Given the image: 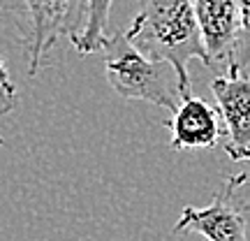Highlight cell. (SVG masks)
Wrapping results in <instances>:
<instances>
[{
  "label": "cell",
  "mask_w": 250,
  "mask_h": 241,
  "mask_svg": "<svg viewBox=\"0 0 250 241\" xmlns=\"http://www.w3.org/2000/svg\"><path fill=\"white\" fill-rule=\"evenodd\" d=\"M208 88L223 118V149L232 162L250 160V77L243 72L215 74Z\"/></svg>",
  "instance_id": "obj_3"
},
{
  "label": "cell",
  "mask_w": 250,
  "mask_h": 241,
  "mask_svg": "<svg viewBox=\"0 0 250 241\" xmlns=\"http://www.w3.org/2000/svg\"><path fill=\"white\" fill-rule=\"evenodd\" d=\"M125 37L151 61L167 63L176 74L181 95H192L188 65L190 61L206 65L192 0H139Z\"/></svg>",
  "instance_id": "obj_1"
},
{
  "label": "cell",
  "mask_w": 250,
  "mask_h": 241,
  "mask_svg": "<svg viewBox=\"0 0 250 241\" xmlns=\"http://www.w3.org/2000/svg\"><path fill=\"white\" fill-rule=\"evenodd\" d=\"M104 77L109 86L125 100H142L174 111L181 105V88L176 74L167 63L151 61L130 44L125 33L109 35L102 44Z\"/></svg>",
  "instance_id": "obj_2"
},
{
  "label": "cell",
  "mask_w": 250,
  "mask_h": 241,
  "mask_svg": "<svg viewBox=\"0 0 250 241\" xmlns=\"http://www.w3.org/2000/svg\"><path fill=\"white\" fill-rule=\"evenodd\" d=\"M208 70L225 74L232 67L239 40V0H192Z\"/></svg>",
  "instance_id": "obj_5"
},
{
  "label": "cell",
  "mask_w": 250,
  "mask_h": 241,
  "mask_svg": "<svg viewBox=\"0 0 250 241\" xmlns=\"http://www.w3.org/2000/svg\"><path fill=\"white\" fill-rule=\"evenodd\" d=\"M218 118V111L206 100L195 95L183 98L167 121L169 146L174 151H199L215 146L223 134Z\"/></svg>",
  "instance_id": "obj_7"
},
{
  "label": "cell",
  "mask_w": 250,
  "mask_h": 241,
  "mask_svg": "<svg viewBox=\"0 0 250 241\" xmlns=\"http://www.w3.org/2000/svg\"><path fill=\"white\" fill-rule=\"evenodd\" d=\"M114 0H86L83 7V23L77 28V33L70 35L72 46L79 56H90L102 51V44L107 40V23Z\"/></svg>",
  "instance_id": "obj_8"
},
{
  "label": "cell",
  "mask_w": 250,
  "mask_h": 241,
  "mask_svg": "<svg viewBox=\"0 0 250 241\" xmlns=\"http://www.w3.org/2000/svg\"><path fill=\"white\" fill-rule=\"evenodd\" d=\"M234 186V197L241 206L243 214H250V176L248 174H236V176H229Z\"/></svg>",
  "instance_id": "obj_11"
},
{
  "label": "cell",
  "mask_w": 250,
  "mask_h": 241,
  "mask_svg": "<svg viewBox=\"0 0 250 241\" xmlns=\"http://www.w3.org/2000/svg\"><path fill=\"white\" fill-rule=\"evenodd\" d=\"M2 12V9H0ZM19 102V93H17V86H14V81L9 79V72H7V65L2 61V56H0V118L7 116L12 109L17 107ZM0 146H5V139L0 137Z\"/></svg>",
  "instance_id": "obj_10"
},
{
  "label": "cell",
  "mask_w": 250,
  "mask_h": 241,
  "mask_svg": "<svg viewBox=\"0 0 250 241\" xmlns=\"http://www.w3.org/2000/svg\"><path fill=\"white\" fill-rule=\"evenodd\" d=\"M250 65V0H239V40L234 49L232 67L227 72H243Z\"/></svg>",
  "instance_id": "obj_9"
},
{
  "label": "cell",
  "mask_w": 250,
  "mask_h": 241,
  "mask_svg": "<svg viewBox=\"0 0 250 241\" xmlns=\"http://www.w3.org/2000/svg\"><path fill=\"white\" fill-rule=\"evenodd\" d=\"M28 14L26 49L28 77H35L49 51L61 37L77 33L74 9L77 0H21Z\"/></svg>",
  "instance_id": "obj_4"
},
{
  "label": "cell",
  "mask_w": 250,
  "mask_h": 241,
  "mask_svg": "<svg viewBox=\"0 0 250 241\" xmlns=\"http://www.w3.org/2000/svg\"><path fill=\"white\" fill-rule=\"evenodd\" d=\"M176 232H197L208 241H248L246 237V214L234 197V186L225 179L211 204L186 206L174 225Z\"/></svg>",
  "instance_id": "obj_6"
}]
</instances>
